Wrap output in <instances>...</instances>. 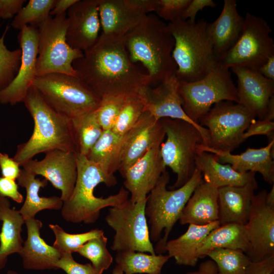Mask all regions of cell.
<instances>
[{"mask_svg":"<svg viewBox=\"0 0 274 274\" xmlns=\"http://www.w3.org/2000/svg\"><path fill=\"white\" fill-rule=\"evenodd\" d=\"M73 66L78 77L100 97L135 93L142 86L151 85L149 76L130 60L124 38L100 34Z\"/></svg>","mask_w":274,"mask_h":274,"instance_id":"1","label":"cell"},{"mask_svg":"<svg viewBox=\"0 0 274 274\" xmlns=\"http://www.w3.org/2000/svg\"><path fill=\"white\" fill-rule=\"evenodd\" d=\"M34 122L29 140L17 146L13 159L21 166L37 154L54 149L78 153L71 120L58 114L31 86L23 101Z\"/></svg>","mask_w":274,"mask_h":274,"instance_id":"2","label":"cell"},{"mask_svg":"<svg viewBox=\"0 0 274 274\" xmlns=\"http://www.w3.org/2000/svg\"><path fill=\"white\" fill-rule=\"evenodd\" d=\"M124 43L130 60L141 62L147 68L151 84L175 74L172 55L175 40L167 24L156 16L147 14L124 37Z\"/></svg>","mask_w":274,"mask_h":274,"instance_id":"3","label":"cell"},{"mask_svg":"<svg viewBox=\"0 0 274 274\" xmlns=\"http://www.w3.org/2000/svg\"><path fill=\"white\" fill-rule=\"evenodd\" d=\"M77 165V177L74 190L61 209V216L65 221L73 223H94L102 209L119 207L128 199L129 192L123 187L117 194L107 197L95 196L94 190L98 184L113 186L117 183L116 177L108 176L85 156L78 153Z\"/></svg>","mask_w":274,"mask_h":274,"instance_id":"4","label":"cell"},{"mask_svg":"<svg viewBox=\"0 0 274 274\" xmlns=\"http://www.w3.org/2000/svg\"><path fill=\"white\" fill-rule=\"evenodd\" d=\"M208 25L203 19L197 22L180 19L167 24L175 40L172 55L177 65L175 75L179 81L199 80L217 63Z\"/></svg>","mask_w":274,"mask_h":274,"instance_id":"5","label":"cell"},{"mask_svg":"<svg viewBox=\"0 0 274 274\" xmlns=\"http://www.w3.org/2000/svg\"><path fill=\"white\" fill-rule=\"evenodd\" d=\"M169 175L166 170L147 195L146 216L149 219L151 241L158 242L156 254H162L174 226L196 187L202 181L201 172L196 167L189 181L182 186L168 190Z\"/></svg>","mask_w":274,"mask_h":274,"instance_id":"6","label":"cell"},{"mask_svg":"<svg viewBox=\"0 0 274 274\" xmlns=\"http://www.w3.org/2000/svg\"><path fill=\"white\" fill-rule=\"evenodd\" d=\"M32 86L51 109L72 121L95 111L101 100L79 77L64 74L37 76Z\"/></svg>","mask_w":274,"mask_h":274,"instance_id":"7","label":"cell"},{"mask_svg":"<svg viewBox=\"0 0 274 274\" xmlns=\"http://www.w3.org/2000/svg\"><path fill=\"white\" fill-rule=\"evenodd\" d=\"M166 139L160 145V153L166 167L177 175V189L191 178L196 168L197 147L203 144L201 134L192 124L181 119L162 118Z\"/></svg>","mask_w":274,"mask_h":274,"instance_id":"8","label":"cell"},{"mask_svg":"<svg viewBox=\"0 0 274 274\" xmlns=\"http://www.w3.org/2000/svg\"><path fill=\"white\" fill-rule=\"evenodd\" d=\"M178 92L183 110L197 123L213 105L221 101L238 102L236 87L229 69L218 62L206 76L199 80L179 81Z\"/></svg>","mask_w":274,"mask_h":274,"instance_id":"9","label":"cell"},{"mask_svg":"<svg viewBox=\"0 0 274 274\" xmlns=\"http://www.w3.org/2000/svg\"><path fill=\"white\" fill-rule=\"evenodd\" d=\"M67 25L66 13H64L54 17L50 16L39 26L37 76L61 73L78 77L73 62L82 57L83 52L67 44Z\"/></svg>","mask_w":274,"mask_h":274,"instance_id":"10","label":"cell"},{"mask_svg":"<svg viewBox=\"0 0 274 274\" xmlns=\"http://www.w3.org/2000/svg\"><path fill=\"white\" fill-rule=\"evenodd\" d=\"M271 32V29L264 19L247 13L237 40L217 62L228 69L243 67L258 70L274 55Z\"/></svg>","mask_w":274,"mask_h":274,"instance_id":"11","label":"cell"},{"mask_svg":"<svg viewBox=\"0 0 274 274\" xmlns=\"http://www.w3.org/2000/svg\"><path fill=\"white\" fill-rule=\"evenodd\" d=\"M146 198L133 202L128 198L119 207H111L105 220L115 231L111 249L156 254L150 237L145 214Z\"/></svg>","mask_w":274,"mask_h":274,"instance_id":"12","label":"cell"},{"mask_svg":"<svg viewBox=\"0 0 274 274\" xmlns=\"http://www.w3.org/2000/svg\"><path fill=\"white\" fill-rule=\"evenodd\" d=\"M256 117L239 104L221 101L215 104L198 123L208 130L207 146L231 152L245 141L244 133Z\"/></svg>","mask_w":274,"mask_h":274,"instance_id":"13","label":"cell"},{"mask_svg":"<svg viewBox=\"0 0 274 274\" xmlns=\"http://www.w3.org/2000/svg\"><path fill=\"white\" fill-rule=\"evenodd\" d=\"M179 81L173 74L152 88L143 86L136 92L141 98L144 111L149 112L157 119L164 118L181 119L195 126L202 135L203 145L209 143L208 130L190 119L183 109L178 92Z\"/></svg>","mask_w":274,"mask_h":274,"instance_id":"14","label":"cell"},{"mask_svg":"<svg viewBox=\"0 0 274 274\" xmlns=\"http://www.w3.org/2000/svg\"><path fill=\"white\" fill-rule=\"evenodd\" d=\"M165 136L162 119L144 112L137 123L122 136L118 170L122 174L153 147L160 145Z\"/></svg>","mask_w":274,"mask_h":274,"instance_id":"15","label":"cell"},{"mask_svg":"<svg viewBox=\"0 0 274 274\" xmlns=\"http://www.w3.org/2000/svg\"><path fill=\"white\" fill-rule=\"evenodd\" d=\"M78 153L54 149L45 153L41 160L30 159L22 164L23 169L35 176L41 175L61 191L63 202L69 199L77 177Z\"/></svg>","mask_w":274,"mask_h":274,"instance_id":"16","label":"cell"},{"mask_svg":"<svg viewBox=\"0 0 274 274\" xmlns=\"http://www.w3.org/2000/svg\"><path fill=\"white\" fill-rule=\"evenodd\" d=\"M266 193L262 190L254 195L245 225L251 248L249 257L253 262L274 256V207L266 203Z\"/></svg>","mask_w":274,"mask_h":274,"instance_id":"17","label":"cell"},{"mask_svg":"<svg viewBox=\"0 0 274 274\" xmlns=\"http://www.w3.org/2000/svg\"><path fill=\"white\" fill-rule=\"evenodd\" d=\"M39 29L27 25L20 30L18 41L22 51L18 72L4 89L0 90V104L14 106L23 102L28 90L37 77Z\"/></svg>","mask_w":274,"mask_h":274,"instance_id":"18","label":"cell"},{"mask_svg":"<svg viewBox=\"0 0 274 274\" xmlns=\"http://www.w3.org/2000/svg\"><path fill=\"white\" fill-rule=\"evenodd\" d=\"M99 2L100 0H78L68 9L66 40L72 48L84 52L97 41L101 27Z\"/></svg>","mask_w":274,"mask_h":274,"instance_id":"19","label":"cell"},{"mask_svg":"<svg viewBox=\"0 0 274 274\" xmlns=\"http://www.w3.org/2000/svg\"><path fill=\"white\" fill-rule=\"evenodd\" d=\"M160 147L157 145L153 147L121 174L124 179V188L130 193L129 199L133 202L146 198L161 175L166 170Z\"/></svg>","mask_w":274,"mask_h":274,"instance_id":"20","label":"cell"},{"mask_svg":"<svg viewBox=\"0 0 274 274\" xmlns=\"http://www.w3.org/2000/svg\"><path fill=\"white\" fill-rule=\"evenodd\" d=\"M274 141L262 148H248L240 154L222 151L211 148L202 144L197 147V152H207L214 154L216 160L222 164H229L235 171L245 173L252 172L259 173L265 182L274 183L273 158Z\"/></svg>","mask_w":274,"mask_h":274,"instance_id":"21","label":"cell"},{"mask_svg":"<svg viewBox=\"0 0 274 274\" xmlns=\"http://www.w3.org/2000/svg\"><path fill=\"white\" fill-rule=\"evenodd\" d=\"M230 70L237 78V104L262 120L268 101L273 95L274 81L265 78L255 70L243 67Z\"/></svg>","mask_w":274,"mask_h":274,"instance_id":"22","label":"cell"},{"mask_svg":"<svg viewBox=\"0 0 274 274\" xmlns=\"http://www.w3.org/2000/svg\"><path fill=\"white\" fill-rule=\"evenodd\" d=\"M101 35L124 38L147 15L134 0H100Z\"/></svg>","mask_w":274,"mask_h":274,"instance_id":"23","label":"cell"},{"mask_svg":"<svg viewBox=\"0 0 274 274\" xmlns=\"http://www.w3.org/2000/svg\"><path fill=\"white\" fill-rule=\"evenodd\" d=\"M257 188L255 178L242 186L219 188L218 221L220 225L231 223L245 225L249 218L254 191Z\"/></svg>","mask_w":274,"mask_h":274,"instance_id":"24","label":"cell"},{"mask_svg":"<svg viewBox=\"0 0 274 274\" xmlns=\"http://www.w3.org/2000/svg\"><path fill=\"white\" fill-rule=\"evenodd\" d=\"M244 18L238 12L235 0H224L222 12L207 30L218 61L235 43L243 27Z\"/></svg>","mask_w":274,"mask_h":274,"instance_id":"25","label":"cell"},{"mask_svg":"<svg viewBox=\"0 0 274 274\" xmlns=\"http://www.w3.org/2000/svg\"><path fill=\"white\" fill-rule=\"evenodd\" d=\"M25 224L27 237L19 253L23 267L29 270L55 269L62 254L41 237L42 222L35 218L25 220Z\"/></svg>","mask_w":274,"mask_h":274,"instance_id":"26","label":"cell"},{"mask_svg":"<svg viewBox=\"0 0 274 274\" xmlns=\"http://www.w3.org/2000/svg\"><path fill=\"white\" fill-rule=\"evenodd\" d=\"M218 219V189L202 180L184 207L179 222L182 225H204Z\"/></svg>","mask_w":274,"mask_h":274,"instance_id":"27","label":"cell"},{"mask_svg":"<svg viewBox=\"0 0 274 274\" xmlns=\"http://www.w3.org/2000/svg\"><path fill=\"white\" fill-rule=\"evenodd\" d=\"M195 165L201 172L203 181L217 189L226 186H242L255 178V173H238L230 164L220 163L214 154L207 152L197 153Z\"/></svg>","mask_w":274,"mask_h":274,"instance_id":"28","label":"cell"},{"mask_svg":"<svg viewBox=\"0 0 274 274\" xmlns=\"http://www.w3.org/2000/svg\"><path fill=\"white\" fill-rule=\"evenodd\" d=\"M220 225L219 221L204 225L189 224L184 234L167 242L164 252H167L177 264L194 266L199 259L197 251L200 244L211 231Z\"/></svg>","mask_w":274,"mask_h":274,"instance_id":"29","label":"cell"},{"mask_svg":"<svg viewBox=\"0 0 274 274\" xmlns=\"http://www.w3.org/2000/svg\"><path fill=\"white\" fill-rule=\"evenodd\" d=\"M0 221L2 222L0 232V270L7 264L8 256L20 252L23 241L22 226L25 223L19 211L11 208L7 197H0Z\"/></svg>","mask_w":274,"mask_h":274,"instance_id":"30","label":"cell"},{"mask_svg":"<svg viewBox=\"0 0 274 274\" xmlns=\"http://www.w3.org/2000/svg\"><path fill=\"white\" fill-rule=\"evenodd\" d=\"M218 248L239 250L249 257L251 248L245 225L230 223L215 228L200 244L197 256L204 258L209 252Z\"/></svg>","mask_w":274,"mask_h":274,"instance_id":"31","label":"cell"},{"mask_svg":"<svg viewBox=\"0 0 274 274\" xmlns=\"http://www.w3.org/2000/svg\"><path fill=\"white\" fill-rule=\"evenodd\" d=\"M32 173L24 169H21L17 178L18 185L25 189L26 198L21 209L19 210L23 219L35 218L36 214L44 210H61L63 201L56 196L41 197L39 191L45 187L48 181L44 179L36 178Z\"/></svg>","mask_w":274,"mask_h":274,"instance_id":"32","label":"cell"},{"mask_svg":"<svg viewBox=\"0 0 274 274\" xmlns=\"http://www.w3.org/2000/svg\"><path fill=\"white\" fill-rule=\"evenodd\" d=\"M122 136L111 129L104 130L86 156L109 177H115L114 173L118 170Z\"/></svg>","mask_w":274,"mask_h":274,"instance_id":"33","label":"cell"},{"mask_svg":"<svg viewBox=\"0 0 274 274\" xmlns=\"http://www.w3.org/2000/svg\"><path fill=\"white\" fill-rule=\"evenodd\" d=\"M170 258L168 255L126 251L117 252L115 261L123 274H160Z\"/></svg>","mask_w":274,"mask_h":274,"instance_id":"34","label":"cell"},{"mask_svg":"<svg viewBox=\"0 0 274 274\" xmlns=\"http://www.w3.org/2000/svg\"><path fill=\"white\" fill-rule=\"evenodd\" d=\"M72 121L78 153L86 156L104 130L94 111Z\"/></svg>","mask_w":274,"mask_h":274,"instance_id":"35","label":"cell"},{"mask_svg":"<svg viewBox=\"0 0 274 274\" xmlns=\"http://www.w3.org/2000/svg\"><path fill=\"white\" fill-rule=\"evenodd\" d=\"M56 0H30L15 15L11 26L21 30L29 25L36 28L50 16V13L54 7Z\"/></svg>","mask_w":274,"mask_h":274,"instance_id":"36","label":"cell"},{"mask_svg":"<svg viewBox=\"0 0 274 274\" xmlns=\"http://www.w3.org/2000/svg\"><path fill=\"white\" fill-rule=\"evenodd\" d=\"M216 264L219 274H245L251 260L242 251L218 248L207 256Z\"/></svg>","mask_w":274,"mask_h":274,"instance_id":"37","label":"cell"},{"mask_svg":"<svg viewBox=\"0 0 274 274\" xmlns=\"http://www.w3.org/2000/svg\"><path fill=\"white\" fill-rule=\"evenodd\" d=\"M50 228L53 232L55 239L53 246L61 254L77 252L88 241L98 237L104 234L101 229H94L89 231L76 234L66 232L57 224H49Z\"/></svg>","mask_w":274,"mask_h":274,"instance_id":"38","label":"cell"},{"mask_svg":"<svg viewBox=\"0 0 274 274\" xmlns=\"http://www.w3.org/2000/svg\"><path fill=\"white\" fill-rule=\"evenodd\" d=\"M144 112L143 103L137 93L127 95L111 130L123 135L137 123Z\"/></svg>","mask_w":274,"mask_h":274,"instance_id":"39","label":"cell"},{"mask_svg":"<svg viewBox=\"0 0 274 274\" xmlns=\"http://www.w3.org/2000/svg\"><path fill=\"white\" fill-rule=\"evenodd\" d=\"M107 238L103 234L88 241L77 252L89 260L92 266L102 274L113 262V257L107 248Z\"/></svg>","mask_w":274,"mask_h":274,"instance_id":"40","label":"cell"},{"mask_svg":"<svg viewBox=\"0 0 274 274\" xmlns=\"http://www.w3.org/2000/svg\"><path fill=\"white\" fill-rule=\"evenodd\" d=\"M8 28L7 26L0 38V90L8 86L15 78L21 63V49L11 51L5 45L4 38Z\"/></svg>","mask_w":274,"mask_h":274,"instance_id":"41","label":"cell"},{"mask_svg":"<svg viewBox=\"0 0 274 274\" xmlns=\"http://www.w3.org/2000/svg\"><path fill=\"white\" fill-rule=\"evenodd\" d=\"M127 95H110L101 97L99 106L94 111L104 130L113 128Z\"/></svg>","mask_w":274,"mask_h":274,"instance_id":"42","label":"cell"},{"mask_svg":"<svg viewBox=\"0 0 274 274\" xmlns=\"http://www.w3.org/2000/svg\"><path fill=\"white\" fill-rule=\"evenodd\" d=\"M191 0H157L155 12L161 18L173 22L181 19Z\"/></svg>","mask_w":274,"mask_h":274,"instance_id":"43","label":"cell"},{"mask_svg":"<svg viewBox=\"0 0 274 274\" xmlns=\"http://www.w3.org/2000/svg\"><path fill=\"white\" fill-rule=\"evenodd\" d=\"M55 269H61L66 274H102L91 263L81 264L76 262L72 253H62L55 265Z\"/></svg>","mask_w":274,"mask_h":274,"instance_id":"44","label":"cell"},{"mask_svg":"<svg viewBox=\"0 0 274 274\" xmlns=\"http://www.w3.org/2000/svg\"><path fill=\"white\" fill-rule=\"evenodd\" d=\"M255 135H264L268 143L274 141V122L265 120H254L244 133V139Z\"/></svg>","mask_w":274,"mask_h":274,"instance_id":"45","label":"cell"},{"mask_svg":"<svg viewBox=\"0 0 274 274\" xmlns=\"http://www.w3.org/2000/svg\"><path fill=\"white\" fill-rule=\"evenodd\" d=\"M0 197L10 198L21 203L23 197L18 191V185L15 180L0 177Z\"/></svg>","mask_w":274,"mask_h":274,"instance_id":"46","label":"cell"},{"mask_svg":"<svg viewBox=\"0 0 274 274\" xmlns=\"http://www.w3.org/2000/svg\"><path fill=\"white\" fill-rule=\"evenodd\" d=\"M19 164L6 153H0V169L2 177L15 180L20 175Z\"/></svg>","mask_w":274,"mask_h":274,"instance_id":"47","label":"cell"},{"mask_svg":"<svg viewBox=\"0 0 274 274\" xmlns=\"http://www.w3.org/2000/svg\"><path fill=\"white\" fill-rule=\"evenodd\" d=\"M216 5L212 0H191L184 11L181 19L195 22L197 12L206 7L215 8Z\"/></svg>","mask_w":274,"mask_h":274,"instance_id":"48","label":"cell"},{"mask_svg":"<svg viewBox=\"0 0 274 274\" xmlns=\"http://www.w3.org/2000/svg\"><path fill=\"white\" fill-rule=\"evenodd\" d=\"M274 271V256L262 260L250 261L245 274H273Z\"/></svg>","mask_w":274,"mask_h":274,"instance_id":"49","label":"cell"},{"mask_svg":"<svg viewBox=\"0 0 274 274\" xmlns=\"http://www.w3.org/2000/svg\"><path fill=\"white\" fill-rule=\"evenodd\" d=\"M24 0H0V18L13 17L22 8Z\"/></svg>","mask_w":274,"mask_h":274,"instance_id":"50","label":"cell"},{"mask_svg":"<svg viewBox=\"0 0 274 274\" xmlns=\"http://www.w3.org/2000/svg\"><path fill=\"white\" fill-rule=\"evenodd\" d=\"M186 274H219L215 263L211 259L202 262L197 270L189 271Z\"/></svg>","mask_w":274,"mask_h":274,"instance_id":"51","label":"cell"},{"mask_svg":"<svg viewBox=\"0 0 274 274\" xmlns=\"http://www.w3.org/2000/svg\"><path fill=\"white\" fill-rule=\"evenodd\" d=\"M78 0H56L54 7L50 13V15L56 16L66 13L72 6Z\"/></svg>","mask_w":274,"mask_h":274,"instance_id":"52","label":"cell"},{"mask_svg":"<svg viewBox=\"0 0 274 274\" xmlns=\"http://www.w3.org/2000/svg\"><path fill=\"white\" fill-rule=\"evenodd\" d=\"M257 71L265 78L274 81V55Z\"/></svg>","mask_w":274,"mask_h":274,"instance_id":"53","label":"cell"},{"mask_svg":"<svg viewBox=\"0 0 274 274\" xmlns=\"http://www.w3.org/2000/svg\"><path fill=\"white\" fill-rule=\"evenodd\" d=\"M134 2L146 14L155 11L157 0H134Z\"/></svg>","mask_w":274,"mask_h":274,"instance_id":"54","label":"cell"},{"mask_svg":"<svg viewBox=\"0 0 274 274\" xmlns=\"http://www.w3.org/2000/svg\"><path fill=\"white\" fill-rule=\"evenodd\" d=\"M262 120L273 121L274 120V95L270 98L267 104L266 112Z\"/></svg>","mask_w":274,"mask_h":274,"instance_id":"55","label":"cell"},{"mask_svg":"<svg viewBox=\"0 0 274 274\" xmlns=\"http://www.w3.org/2000/svg\"><path fill=\"white\" fill-rule=\"evenodd\" d=\"M265 201L266 203L270 207H274V185L269 192L266 193Z\"/></svg>","mask_w":274,"mask_h":274,"instance_id":"56","label":"cell"},{"mask_svg":"<svg viewBox=\"0 0 274 274\" xmlns=\"http://www.w3.org/2000/svg\"><path fill=\"white\" fill-rule=\"evenodd\" d=\"M112 274H123V272L119 266L116 265L113 270Z\"/></svg>","mask_w":274,"mask_h":274,"instance_id":"57","label":"cell"},{"mask_svg":"<svg viewBox=\"0 0 274 274\" xmlns=\"http://www.w3.org/2000/svg\"><path fill=\"white\" fill-rule=\"evenodd\" d=\"M7 274H19L16 271L13 270H9L7 271Z\"/></svg>","mask_w":274,"mask_h":274,"instance_id":"58","label":"cell"}]
</instances>
